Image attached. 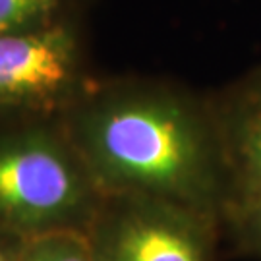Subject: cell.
Masks as SVG:
<instances>
[{
	"label": "cell",
	"instance_id": "obj_1",
	"mask_svg": "<svg viewBox=\"0 0 261 261\" xmlns=\"http://www.w3.org/2000/svg\"><path fill=\"white\" fill-rule=\"evenodd\" d=\"M58 120L103 196L161 199L223 223L232 188L209 95L89 80Z\"/></svg>",
	"mask_w": 261,
	"mask_h": 261
},
{
	"label": "cell",
	"instance_id": "obj_2",
	"mask_svg": "<svg viewBox=\"0 0 261 261\" xmlns=\"http://www.w3.org/2000/svg\"><path fill=\"white\" fill-rule=\"evenodd\" d=\"M103 199L60 120L0 134V230L87 232Z\"/></svg>",
	"mask_w": 261,
	"mask_h": 261
},
{
	"label": "cell",
	"instance_id": "obj_3",
	"mask_svg": "<svg viewBox=\"0 0 261 261\" xmlns=\"http://www.w3.org/2000/svg\"><path fill=\"white\" fill-rule=\"evenodd\" d=\"M101 261H217L223 223L161 199L105 196L89 226Z\"/></svg>",
	"mask_w": 261,
	"mask_h": 261
},
{
	"label": "cell",
	"instance_id": "obj_4",
	"mask_svg": "<svg viewBox=\"0 0 261 261\" xmlns=\"http://www.w3.org/2000/svg\"><path fill=\"white\" fill-rule=\"evenodd\" d=\"M87 82L70 25L0 37V118L58 116Z\"/></svg>",
	"mask_w": 261,
	"mask_h": 261
},
{
	"label": "cell",
	"instance_id": "obj_5",
	"mask_svg": "<svg viewBox=\"0 0 261 261\" xmlns=\"http://www.w3.org/2000/svg\"><path fill=\"white\" fill-rule=\"evenodd\" d=\"M232 201L261 192V64L209 95ZM230 201V203H232Z\"/></svg>",
	"mask_w": 261,
	"mask_h": 261
},
{
	"label": "cell",
	"instance_id": "obj_6",
	"mask_svg": "<svg viewBox=\"0 0 261 261\" xmlns=\"http://www.w3.org/2000/svg\"><path fill=\"white\" fill-rule=\"evenodd\" d=\"M16 261H101L85 230H53L23 238Z\"/></svg>",
	"mask_w": 261,
	"mask_h": 261
},
{
	"label": "cell",
	"instance_id": "obj_7",
	"mask_svg": "<svg viewBox=\"0 0 261 261\" xmlns=\"http://www.w3.org/2000/svg\"><path fill=\"white\" fill-rule=\"evenodd\" d=\"M223 240L236 253L261 261V192L228 205L223 217Z\"/></svg>",
	"mask_w": 261,
	"mask_h": 261
},
{
	"label": "cell",
	"instance_id": "obj_8",
	"mask_svg": "<svg viewBox=\"0 0 261 261\" xmlns=\"http://www.w3.org/2000/svg\"><path fill=\"white\" fill-rule=\"evenodd\" d=\"M66 0H0V37L37 33L62 23Z\"/></svg>",
	"mask_w": 261,
	"mask_h": 261
},
{
	"label": "cell",
	"instance_id": "obj_9",
	"mask_svg": "<svg viewBox=\"0 0 261 261\" xmlns=\"http://www.w3.org/2000/svg\"><path fill=\"white\" fill-rule=\"evenodd\" d=\"M21 244H23V238L0 230V261H16Z\"/></svg>",
	"mask_w": 261,
	"mask_h": 261
}]
</instances>
